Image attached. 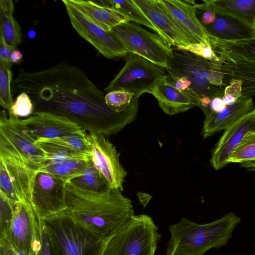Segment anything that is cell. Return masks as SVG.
Returning a JSON list of instances; mask_svg holds the SVG:
<instances>
[{"label":"cell","instance_id":"obj_1","mask_svg":"<svg viewBox=\"0 0 255 255\" xmlns=\"http://www.w3.org/2000/svg\"><path fill=\"white\" fill-rule=\"evenodd\" d=\"M11 92L12 95L27 94L34 112L65 117L88 132L108 136L121 131L125 124V114L112 111L104 92L87 74L64 62L37 71L18 69L12 81Z\"/></svg>","mask_w":255,"mask_h":255},{"label":"cell","instance_id":"obj_2","mask_svg":"<svg viewBox=\"0 0 255 255\" xmlns=\"http://www.w3.org/2000/svg\"><path fill=\"white\" fill-rule=\"evenodd\" d=\"M66 209L63 212L97 238L108 240L131 222L134 216L131 201L119 189L86 190L68 182Z\"/></svg>","mask_w":255,"mask_h":255},{"label":"cell","instance_id":"obj_3","mask_svg":"<svg viewBox=\"0 0 255 255\" xmlns=\"http://www.w3.org/2000/svg\"><path fill=\"white\" fill-rule=\"evenodd\" d=\"M167 77L199 108L205 98H222L227 86L220 65L185 50L172 48Z\"/></svg>","mask_w":255,"mask_h":255},{"label":"cell","instance_id":"obj_4","mask_svg":"<svg viewBox=\"0 0 255 255\" xmlns=\"http://www.w3.org/2000/svg\"><path fill=\"white\" fill-rule=\"evenodd\" d=\"M241 221L234 212L209 223L199 224L182 218L170 225L165 255H204L226 245Z\"/></svg>","mask_w":255,"mask_h":255},{"label":"cell","instance_id":"obj_5","mask_svg":"<svg viewBox=\"0 0 255 255\" xmlns=\"http://www.w3.org/2000/svg\"><path fill=\"white\" fill-rule=\"evenodd\" d=\"M41 221L54 255H102L108 240L97 238L63 212Z\"/></svg>","mask_w":255,"mask_h":255},{"label":"cell","instance_id":"obj_6","mask_svg":"<svg viewBox=\"0 0 255 255\" xmlns=\"http://www.w3.org/2000/svg\"><path fill=\"white\" fill-rule=\"evenodd\" d=\"M160 238L151 217L134 215L126 228L107 241L102 255H154Z\"/></svg>","mask_w":255,"mask_h":255},{"label":"cell","instance_id":"obj_7","mask_svg":"<svg viewBox=\"0 0 255 255\" xmlns=\"http://www.w3.org/2000/svg\"><path fill=\"white\" fill-rule=\"evenodd\" d=\"M112 30L128 53L138 55L164 69L168 68L172 48L157 34L130 21Z\"/></svg>","mask_w":255,"mask_h":255},{"label":"cell","instance_id":"obj_8","mask_svg":"<svg viewBox=\"0 0 255 255\" xmlns=\"http://www.w3.org/2000/svg\"><path fill=\"white\" fill-rule=\"evenodd\" d=\"M166 75L164 68L138 55L129 53L124 66L104 90H123L139 97L144 93H150L156 83Z\"/></svg>","mask_w":255,"mask_h":255},{"label":"cell","instance_id":"obj_9","mask_svg":"<svg viewBox=\"0 0 255 255\" xmlns=\"http://www.w3.org/2000/svg\"><path fill=\"white\" fill-rule=\"evenodd\" d=\"M0 147L20 156L27 165L38 172L47 158L45 151L24 130L20 119L4 111L0 118Z\"/></svg>","mask_w":255,"mask_h":255},{"label":"cell","instance_id":"obj_10","mask_svg":"<svg viewBox=\"0 0 255 255\" xmlns=\"http://www.w3.org/2000/svg\"><path fill=\"white\" fill-rule=\"evenodd\" d=\"M42 221L31 204L19 202L6 234L12 245L27 255H39Z\"/></svg>","mask_w":255,"mask_h":255},{"label":"cell","instance_id":"obj_11","mask_svg":"<svg viewBox=\"0 0 255 255\" xmlns=\"http://www.w3.org/2000/svg\"><path fill=\"white\" fill-rule=\"evenodd\" d=\"M62 2L73 27L81 37L92 44L104 57L112 59L127 56L128 52L112 30L111 31L104 30L64 0Z\"/></svg>","mask_w":255,"mask_h":255},{"label":"cell","instance_id":"obj_12","mask_svg":"<svg viewBox=\"0 0 255 255\" xmlns=\"http://www.w3.org/2000/svg\"><path fill=\"white\" fill-rule=\"evenodd\" d=\"M86 137L91 160L109 189L122 191L127 172L120 162V153L105 135L87 132Z\"/></svg>","mask_w":255,"mask_h":255},{"label":"cell","instance_id":"obj_13","mask_svg":"<svg viewBox=\"0 0 255 255\" xmlns=\"http://www.w3.org/2000/svg\"><path fill=\"white\" fill-rule=\"evenodd\" d=\"M66 184L48 173L37 172L31 193V203L41 220L66 210Z\"/></svg>","mask_w":255,"mask_h":255},{"label":"cell","instance_id":"obj_14","mask_svg":"<svg viewBox=\"0 0 255 255\" xmlns=\"http://www.w3.org/2000/svg\"><path fill=\"white\" fill-rule=\"evenodd\" d=\"M20 123L26 132L36 141L54 138L83 130L69 119L53 113L37 111Z\"/></svg>","mask_w":255,"mask_h":255},{"label":"cell","instance_id":"obj_15","mask_svg":"<svg viewBox=\"0 0 255 255\" xmlns=\"http://www.w3.org/2000/svg\"><path fill=\"white\" fill-rule=\"evenodd\" d=\"M134 3L149 19L171 47L186 46L197 42L175 22L158 0H133Z\"/></svg>","mask_w":255,"mask_h":255},{"label":"cell","instance_id":"obj_16","mask_svg":"<svg viewBox=\"0 0 255 255\" xmlns=\"http://www.w3.org/2000/svg\"><path fill=\"white\" fill-rule=\"evenodd\" d=\"M255 131V109L226 129L214 149L210 163L215 170L229 164L235 148L249 132Z\"/></svg>","mask_w":255,"mask_h":255},{"label":"cell","instance_id":"obj_17","mask_svg":"<svg viewBox=\"0 0 255 255\" xmlns=\"http://www.w3.org/2000/svg\"><path fill=\"white\" fill-rule=\"evenodd\" d=\"M196 13L208 36L225 41H237L255 36L252 30L230 16L197 7Z\"/></svg>","mask_w":255,"mask_h":255},{"label":"cell","instance_id":"obj_18","mask_svg":"<svg viewBox=\"0 0 255 255\" xmlns=\"http://www.w3.org/2000/svg\"><path fill=\"white\" fill-rule=\"evenodd\" d=\"M0 160L4 163L19 202L31 203V193L37 172L19 156L0 148Z\"/></svg>","mask_w":255,"mask_h":255},{"label":"cell","instance_id":"obj_19","mask_svg":"<svg viewBox=\"0 0 255 255\" xmlns=\"http://www.w3.org/2000/svg\"><path fill=\"white\" fill-rule=\"evenodd\" d=\"M175 22L197 42L207 41L208 34L196 13L194 0H158Z\"/></svg>","mask_w":255,"mask_h":255},{"label":"cell","instance_id":"obj_20","mask_svg":"<svg viewBox=\"0 0 255 255\" xmlns=\"http://www.w3.org/2000/svg\"><path fill=\"white\" fill-rule=\"evenodd\" d=\"M255 109L252 98L242 96L234 104L227 106L217 113L205 116L202 135L204 138L223 129H226L244 116Z\"/></svg>","mask_w":255,"mask_h":255},{"label":"cell","instance_id":"obj_21","mask_svg":"<svg viewBox=\"0 0 255 255\" xmlns=\"http://www.w3.org/2000/svg\"><path fill=\"white\" fill-rule=\"evenodd\" d=\"M150 94L156 98L162 110L170 116L183 113L197 107L194 100L177 89L169 80L166 75L156 83L151 90Z\"/></svg>","mask_w":255,"mask_h":255},{"label":"cell","instance_id":"obj_22","mask_svg":"<svg viewBox=\"0 0 255 255\" xmlns=\"http://www.w3.org/2000/svg\"><path fill=\"white\" fill-rule=\"evenodd\" d=\"M195 6L230 16L255 34V0H203Z\"/></svg>","mask_w":255,"mask_h":255},{"label":"cell","instance_id":"obj_23","mask_svg":"<svg viewBox=\"0 0 255 255\" xmlns=\"http://www.w3.org/2000/svg\"><path fill=\"white\" fill-rule=\"evenodd\" d=\"M88 19L104 30L111 31L115 26L129 21L128 18L108 6L106 0L103 3L94 0H64Z\"/></svg>","mask_w":255,"mask_h":255},{"label":"cell","instance_id":"obj_24","mask_svg":"<svg viewBox=\"0 0 255 255\" xmlns=\"http://www.w3.org/2000/svg\"><path fill=\"white\" fill-rule=\"evenodd\" d=\"M214 62L220 65L224 73V83L228 85L232 80L242 82V96L253 98L255 96V64L218 55Z\"/></svg>","mask_w":255,"mask_h":255},{"label":"cell","instance_id":"obj_25","mask_svg":"<svg viewBox=\"0 0 255 255\" xmlns=\"http://www.w3.org/2000/svg\"><path fill=\"white\" fill-rule=\"evenodd\" d=\"M207 40L217 55L255 64V36L237 41H225L208 36Z\"/></svg>","mask_w":255,"mask_h":255},{"label":"cell","instance_id":"obj_26","mask_svg":"<svg viewBox=\"0 0 255 255\" xmlns=\"http://www.w3.org/2000/svg\"><path fill=\"white\" fill-rule=\"evenodd\" d=\"M14 8L12 0H0V35L7 44L16 48L22 38L20 26L13 15Z\"/></svg>","mask_w":255,"mask_h":255},{"label":"cell","instance_id":"obj_27","mask_svg":"<svg viewBox=\"0 0 255 255\" xmlns=\"http://www.w3.org/2000/svg\"><path fill=\"white\" fill-rule=\"evenodd\" d=\"M91 159H71L60 163L44 165L38 172L49 174L66 183L82 175Z\"/></svg>","mask_w":255,"mask_h":255},{"label":"cell","instance_id":"obj_28","mask_svg":"<svg viewBox=\"0 0 255 255\" xmlns=\"http://www.w3.org/2000/svg\"><path fill=\"white\" fill-rule=\"evenodd\" d=\"M106 2L111 8L127 17L129 21L143 25L155 31L162 38L161 32L134 3L133 0H106Z\"/></svg>","mask_w":255,"mask_h":255},{"label":"cell","instance_id":"obj_29","mask_svg":"<svg viewBox=\"0 0 255 255\" xmlns=\"http://www.w3.org/2000/svg\"><path fill=\"white\" fill-rule=\"evenodd\" d=\"M70 182L78 187L90 191L104 192L109 189L92 160L82 175L73 179Z\"/></svg>","mask_w":255,"mask_h":255},{"label":"cell","instance_id":"obj_30","mask_svg":"<svg viewBox=\"0 0 255 255\" xmlns=\"http://www.w3.org/2000/svg\"><path fill=\"white\" fill-rule=\"evenodd\" d=\"M36 142L46 153L47 160L44 165L58 163L71 159H91L89 156L57 144L39 140Z\"/></svg>","mask_w":255,"mask_h":255},{"label":"cell","instance_id":"obj_31","mask_svg":"<svg viewBox=\"0 0 255 255\" xmlns=\"http://www.w3.org/2000/svg\"><path fill=\"white\" fill-rule=\"evenodd\" d=\"M86 131L83 130L79 132L62 137L42 138L37 140L57 144L91 157V151L86 137Z\"/></svg>","mask_w":255,"mask_h":255},{"label":"cell","instance_id":"obj_32","mask_svg":"<svg viewBox=\"0 0 255 255\" xmlns=\"http://www.w3.org/2000/svg\"><path fill=\"white\" fill-rule=\"evenodd\" d=\"M12 63L0 60V104L5 109H9L13 104L11 92Z\"/></svg>","mask_w":255,"mask_h":255},{"label":"cell","instance_id":"obj_33","mask_svg":"<svg viewBox=\"0 0 255 255\" xmlns=\"http://www.w3.org/2000/svg\"><path fill=\"white\" fill-rule=\"evenodd\" d=\"M255 158V131L248 133L235 148L229 163L240 164Z\"/></svg>","mask_w":255,"mask_h":255},{"label":"cell","instance_id":"obj_34","mask_svg":"<svg viewBox=\"0 0 255 255\" xmlns=\"http://www.w3.org/2000/svg\"><path fill=\"white\" fill-rule=\"evenodd\" d=\"M134 94L123 90L112 91L105 95V100L108 107L113 112L121 113L131 105Z\"/></svg>","mask_w":255,"mask_h":255},{"label":"cell","instance_id":"obj_35","mask_svg":"<svg viewBox=\"0 0 255 255\" xmlns=\"http://www.w3.org/2000/svg\"><path fill=\"white\" fill-rule=\"evenodd\" d=\"M8 113L17 117H28L34 112L32 102L27 94L24 92L19 93L16 100L8 110Z\"/></svg>","mask_w":255,"mask_h":255},{"label":"cell","instance_id":"obj_36","mask_svg":"<svg viewBox=\"0 0 255 255\" xmlns=\"http://www.w3.org/2000/svg\"><path fill=\"white\" fill-rule=\"evenodd\" d=\"M0 235L6 234L10 226L16 205L0 192Z\"/></svg>","mask_w":255,"mask_h":255},{"label":"cell","instance_id":"obj_37","mask_svg":"<svg viewBox=\"0 0 255 255\" xmlns=\"http://www.w3.org/2000/svg\"><path fill=\"white\" fill-rule=\"evenodd\" d=\"M176 48L189 51L212 62L218 59V55L213 50L208 41L192 43L186 46Z\"/></svg>","mask_w":255,"mask_h":255},{"label":"cell","instance_id":"obj_38","mask_svg":"<svg viewBox=\"0 0 255 255\" xmlns=\"http://www.w3.org/2000/svg\"><path fill=\"white\" fill-rule=\"evenodd\" d=\"M0 192L17 204L19 200L14 190L6 167L0 160Z\"/></svg>","mask_w":255,"mask_h":255},{"label":"cell","instance_id":"obj_39","mask_svg":"<svg viewBox=\"0 0 255 255\" xmlns=\"http://www.w3.org/2000/svg\"><path fill=\"white\" fill-rule=\"evenodd\" d=\"M0 255H27L17 250L6 234L0 235Z\"/></svg>","mask_w":255,"mask_h":255},{"label":"cell","instance_id":"obj_40","mask_svg":"<svg viewBox=\"0 0 255 255\" xmlns=\"http://www.w3.org/2000/svg\"><path fill=\"white\" fill-rule=\"evenodd\" d=\"M224 95H229L238 100L242 96V82L238 80H231L224 90Z\"/></svg>","mask_w":255,"mask_h":255},{"label":"cell","instance_id":"obj_41","mask_svg":"<svg viewBox=\"0 0 255 255\" xmlns=\"http://www.w3.org/2000/svg\"><path fill=\"white\" fill-rule=\"evenodd\" d=\"M16 48H13L5 42L2 36L0 35V60L3 62H10V56Z\"/></svg>","mask_w":255,"mask_h":255},{"label":"cell","instance_id":"obj_42","mask_svg":"<svg viewBox=\"0 0 255 255\" xmlns=\"http://www.w3.org/2000/svg\"><path fill=\"white\" fill-rule=\"evenodd\" d=\"M226 106L222 98L214 97L211 99L207 109L204 113L205 116L211 113H217L222 110Z\"/></svg>","mask_w":255,"mask_h":255},{"label":"cell","instance_id":"obj_43","mask_svg":"<svg viewBox=\"0 0 255 255\" xmlns=\"http://www.w3.org/2000/svg\"><path fill=\"white\" fill-rule=\"evenodd\" d=\"M39 255H54L51 249L48 237L42 223L41 248Z\"/></svg>","mask_w":255,"mask_h":255},{"label":"cell","instance_id":"obj_44","mask_svg":"<svg viewBox=\"0 0 255 255\" xmlns=\"http://www.w3.org/2000/svg\"><path fill=\"white\" fill-rule=\"evenodd\" d=\"M22 57L23 54L21 53V52L19 50L15 49L13 50L10 56V62L12 64H18L21 61Z\"/></svg>","mask_w":255,"mask_h":255},{"label":"cell","instance_id":"obj_45","mask_svg":"<svg viewBox=\"0 0 255 255\" xmlns=\"http://www.w3.org/2000/svg\"><path fill=\"white\" fill-rule=\"evenodd\" d=\"M240 165L248 170L255 171V158L240 164Z\"/></svg>","mask_w":255,"mask_h":255}]
</instances>
